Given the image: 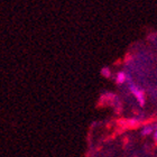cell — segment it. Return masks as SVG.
<instances>
[{"mask_svg":"<svg viewBox=\"0 0 157 157\" xmlns=\"http://www.w3.org/2000/svg\"><path fill=\"white\" fill-rule=\"evenodd\" d=\"M101 74L105 78H110L111 76V71H110L109 67H103V69H101Z\"/></svg>","mask_w":157,"mask_h":157,"instance_id":"obj_4","label":"cell"},{"mask_svg":"<svg viewBox=\"0 0 157 157\" xmlns=\"http://www.w3.org/2000/svg\"><path fill=\"white\" fill-rule=\"evenodd\" d=\"M156 137H157V134H156V130H155V132H154V139L156 140Z\"/></svg>","mask_w":157,"mask_h":157,"instance_id":"obj_5","label":"cell"},{"mask_svg":"<svg viewBox=\"0 0 157 157\" xmlns=\"http://www.w3.org/2000/svg\"><path fill=\"white\" fill-rule=\"evenodd\" d=\"M129 90H130V92L134 94L135 98L137 99V101L139 102V105H144L145 102H146V97H145L144 91H143L139 86H137L136 84H130V85H129Z\"/></svg>","mask_w":157,"mask_h":157,"instance_id":"obj_1","label":"cell"},{"mask_svg":"<svg viewBox=\"0 0 157 157\" xmlns=\"http://www.w3.org/2000/svg\"><path fill=\"white\" fill-rule=\"evenodd\" d=\"M151 132H154V127L153 126H146V127L143 128V130H141V134L146 135V136H148V135H151Z\"/></svg>","mask_w":157,"mask_h":157,"instance_id":"obj_3","label":"cell"},{"mask_svg":"<svg viewBox=\"0 0 157 157\" xmlns=\"http://www.w3.org/2000/svg\"><path fill=\"white\" fill-rule=\"evenodd\" d=\"M116 81H117L118 84H124V82L127 81V75H126V73H124V72L117 73V76H116Z\"/></svg>","mask_w":157,"mask_h":157,"instance_id":"obj_2","label":"cell"}]
</instances>
